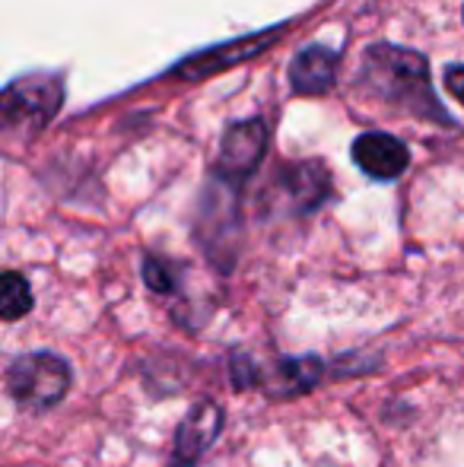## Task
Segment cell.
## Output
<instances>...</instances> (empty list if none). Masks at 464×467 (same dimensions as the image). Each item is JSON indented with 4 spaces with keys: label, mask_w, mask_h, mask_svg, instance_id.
<instances>
[{
    "label": "cell",
    "mask_w": 464,
    "mask_h": 467,
    "mask_svg": "<svg viewBox=\"0 0 464 467\" xmlns=\"http://www.w3.org/2000/svg\"><path fill=\"white\" fill-rule=\"evenodd\" d=\"M363 83L382 102L401 105L423 118L449 121V115L439 109L433 89H429L427 61L417 51H404L395 45H372L363 61Z\"/></svg>",
    "instance_id": "cell-1"
},
{
    "label": "cell",
    "mask_w": 464,
    "mask_h": 467,
    "mask_svg": "<svg viewBox=\"0 0 464 467\" xmlns=\"http://www.w3.org/2000/svg\"><path fill=\"white\" fill-rule=\"evenodd\" d=\"M143 280L153 293H175L179 289V277L162 258H147L143 261Z\"/></svg>",
    "instance_id": "cell-12"
},
{
    "label": "cell",
    "mask_w": 464,
    "mask_h": 467,
    "mask_svg": "<svg viewBox=\"0 0 464 467\" xmlns=\"http://www.w3.org/2000/svg\"><path fill=\"white\" fill-rule=\"evenodd\" d=\"M446 87H449V93H452L464 105V64H461V67H449Z\"/></svg>",
    "instance_id": "cell-13"
},
{
    "label": "cell",
    "mask_w": 464,
    "mask_h": 467,
    "mask_svg": "<svg viewBox=\"0 0 464 467\" xmlns=\"http://www.w3.org/2000/svg\"><path fill=\"white\" fill-rule=\"evenodd\" d=\"M273 36H277V29L267 32L264 38H245V42L226 45V48H217V51H211V55L188 57V61L179 67V74H181V77H191V80H198V77L220 74V70H226V64H239V61H245L248 55H254V51L267 48L264 42H271Z\"/></svg>",
    "instance_id": "cell-9"
},
{
    "label": "cell",
    "mask_w": 464,
    "mask_h": 467,
    "mask_svg": "<svg viewBox=\"0 0 464 467\" xmlns=\"http://www.w3.org/2000/svg\"><path fill=\"white\" fill-rule=\"evenodd\" d=\"M0 308H4V321H19L32 308V286L23 274L6 271L0 280Z\"/></svg>",
    "instance_id": "cell-11"
},
{
    "label": "cell",
    "mask_w": 464,
    "mask_h": 467,
    "mask_svg": "<svg viewBox=\"0 0 464 467\" xmlns=\"http://www.w3.org/2000/svg\"><path fill=\"white\" fill-rule=\"evenodd\" d=\"M70 381H74V372H70L67 359L45 350L16 357L6 369L10 398L32 413L51 410L55 404H61L64 394L70 391Z\"/></svg>",
    "instance_id": "cell-2"
},
{
    "label": "cell",
    "mask_w": 464,
    "mask_h": 467,
    "mask_svg": "<svg viewBox=\"0 0 464 467\" xmlns=\"http://www.w3.org/2000/svg\"><path fill=\"white\" fill-rule=\"evenodd\" d=\"M223 430V410L213 400H201L188 410L181 420L179 432H175V467H191L213 445V439Z\"/></svg>",
    "instance_id": "cell-6"
},
{
    "label": "cell",
    "mask_w": 464,
    "mask_h": 467,
    "mask_svg": "<svg viewBox=\"0 0 464 467\" xmlns=\"http://www.w3.org/2000/svg\"><path fill=\"white\" fill-rule=\"evenodd\" d=\"M284 182L290 185V197L296 201L299 210H312L328 197V175L318 162H305V166L286 169Z\"/></svg>",
    "instance_id": "cell-10"
},
{
    "label": "cell",
    "mask_w": 464,
    "mask_h": 467,
    "mask_svg": "<svg viewBox=\"0 0 464 467\" xmlns=\"http://www.w3.org/2000/svg\"><path fill=\"white\" fill-rule=\"evenodd\" d=\"M353 162L369 179L391 182L410 166V153L397 137L382 134V130H369V134H359L356 143H353Z\"/></svg>",
    "instance_id": "cell-7"
},
{
    "label": "cell",
    "mask_w": 464,
    "mask_h": 467,
    "mask_svg": "<svg viewBox=\"0 0 464 467\" xmlns=\"http://www.w3.org/2000/svg\"><path fill=\"white\" fill-rule=\"evenodd\" d=\"M61 109V83L55 77H23L10 83L4 93V121L6 128L32 124L42 128Z\"/></svg>",
    "instance_id": "cell-3"
},
{
    "label": "cell",
    "mask_w": 464,
    "mask_h": 467,
    "mask_svg": "<svg viewBox=\"0 0 464 467\" xmlns=\"http://www.w3.org/2000/svg\"><path fill=\"white\" fill-rule=\"evenodd\" d=\"M337 80V55H331L322 45L299 51L290 64V83L303 96H322L335 87Z\"/></svg>",
    "instance_id": "cell-8"
},
{
    "label": "cell",
    "mask_w": 464,
    "mask_h": 467,
    "mask_svg": "<svg viewBox=\"0 0 464 467\" xmlns=\"http://www.w3.org/2000/svg\"><path fill=\"white\" fill-rule=\"evenodd\" d=\"M322 359L318 357H286V359H277L271 369H258L254 363H232V379L239 388L252 385H264L267 394H299V391H309L318 379H322Z\"/></svg>",
    "instance_id": "cell-4"
},
{
    "label": "cell",
    "mask_w": 464,
    "mask_h": 467,
    "mask_svg": "<svg viewBox=\"0 0 464 467\" xmlns=\"http://www.w3.org/2000/svg\"><path fill=\"white\" fill-rule=\"evenodd\" d=\"M267 147V128L261 121H239L223 134V147H220L217 175L232 182H242L258 169L261 156Z\"/></svg>",
    "instance_id": "cell-5"
}]
</instances>
